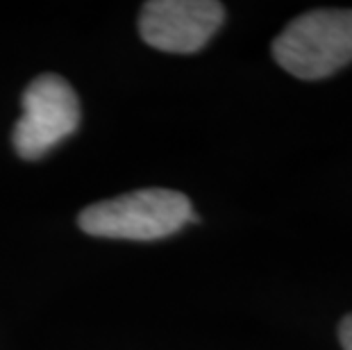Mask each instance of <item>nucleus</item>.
<instances>
[{
    "instance_id": "5",
    "label": "nucleus",
    "mask_w": 352,
    "mask_h": 350,
    "mask_svg": "<svg viewBox=\"0 0 352 350\" xmlns=\"http://www.w3.org/2000/svg\"><path fill=\"white\" fill-rule=\"evenodd\" d=\"M339 339H341L343 350H352V314H348V316L341 321V327H339Z\"/></svg>"
},
{
    "instance_id": "4",
    "label": "nucleus",
    "mask_w": 352,
    "mask_h": 350,
    "mask_svg": "<svg viewBox=\"0 0 352 350\" xmlns=\"http://www.w3.org/2000/svg\"><path fill=\"white\" fill-rule=\"evenodd\" d=\"M226 7L214 0H151L141 7L139 34L164 53H196L219 32Z\"/></svg>"
},
{
    "instance_id": "1",
    "label": "nucleus",
    "mask_w": 352,
    "mask_h": 350,
    "mask_svg": "<svg viewBox=\"0 0 352 350\" xmlns=\"http://www.w3.org/2000/svg\"><path fill=\"white\" fill-rule=\"evenodd\" d=\"M193 216L191 200L173 189H139L89 205L80 212L82 232L104 239L153 241L175 234Z\"/></svg>"
},
{
    "instance_id": "3",
    "label": "nucleus",
    "mask_w": 352,
    "mask_h": 350,
    "mask_svg": "<svg viewBox=\"0 0 352 350\" xmlns=\"http://www.w3.org/2000/svg\"><path fill=\"white\" fill-rule=\"evenodd\" d=\"M80 125V100L59 76H39L23 94V114L14 128V148L21 157L36 160L71 137Z\"/></svg>"
},
{
    "instance_id": "2",
    "label": "nucleus",
    "mask_w": 352,
    "mask_h": 350,
    "mask_svg": "<svg viewBox=\"0 0 352 350\" xmlns=\"http://www.w3.org/2000/svg\"><path fill=\"white\" fill-rule=\"evenodd\" d=\"M273 57L300 80H323L352 62V10H311L277 34Z\"/></svg>"
}]
</instances>
